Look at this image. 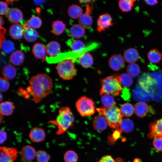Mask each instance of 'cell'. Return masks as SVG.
Wrapping results in <instances>:
<instances>
[{
	"instance_id": "obj_28",
	"label": "cell",
	"mask_w": 162,
	"mask_h": 162,
	"mask_svg": "<svg viewBox=\"0 0 162 162\" xmlns=\"http://www.w3.org/2000/svg\"><path fill=\"white\" fill-rule=\"evenodd\" d=\"M147 57L152 63L156 64L159 63L162 58V54L156 49L150 50L147 53Z\"/></svg>"
},
{
	"instance_id": "obj_42",
	"label": "cell",
	"mask_w": 162,
	"mask_h": 162,
	"mask_svg": "<svg viewBox=\"0 0 162 162\" xmlns=\"http://www.w3.org/2000/svg\"><path fill=\"white\" fill-rule=\"evenodd\" d=\"M97 162H123V160L121 158L114 159L110 155H106L102 157Z\"/></svg>"
},
{
	"instance_id": "obj_3",
	"label": "cell",
	"mask_w": 162,
	"mask_h": 162,
	"mask_svg": "<svg viewBox=\"0 0 162 162\" xmlns=\"http://www.w3.org/2000/svg\"><path fill=\"white\" fill-rule=\"evenodd\" d=\"M96 110L105 117L110 128H115L119 127L123 115L118 107L116 105L110 107H103L97 108Z\"/></svg>"
},
{
	"instance_id": "obj_2",
	"label": "cell",
	"mask_w": 162,
	"mask_h": 162,
	"mask_svg": "<svg viewBox=\"0 0 162 162\" xmlns=\"http://www.w3.org/2000/svg\"><path fill=\"white\" fill-rule=\"evenodd\" d=\"M74 121V115L69 107H60L56 121L58 129L57 134H61L66 131L73 125Z\"/></svg>"
},
{
	"instance_id": "obj_14",
	"label": "cell",
	"mask_w": 162,
	"mask_h": 162,
	"mask_svg": "<svg viewBox=\"0 0 162 162\" xmlns=\"http://www.w3.org/2000/svg\"><path fill=\"white\" fill-rule=\"evenodd\" d=\"M36 153L34 148L29 145L23 147L21 151L22 158L24 160L27 161L33 160L36 157Z\"/></svg>"
},
{
	"instance_id": "obj_24",
	"label": "cell",
	"mask_w": 162,
	"mask_h": 162,
	"mask_svg": "<svg viewBox=\"0 0 162 162\" xmlns=\"http://www.w3.org/2000/svg\"><path fill=\"white\" fill-rule=\"evenodd\" d=\"M2 75L4 78L7 79L11 80L16 77V71L14 66L10 64H8L3 68Z\"/></svg>"
},
{
	"instance_id": "obj_48",
	"label": "cell",
	"mask_w": 162,
	"mask_h": 162,
	"mask_svg": "<svg viewBox=\"0 0 162 162\" xmlns=\"http://www.w3.org/2000/svg\"><path fill=\"white\" fill-rule=\"evenodd\" d=\"M92 0H79V1L81 4H87L91 2Z\"/></svg>"
},
{
	"instance_id": "obj_37",
	"label": "cell",
	"mask_w": 162,
	"mask_h": 162,
	"mask_svg": "<svg viewBox=\"0 0 162 162\" xmlns=\"http://www.w3.org/2000/svg\"><path fill=\"white\" fill-rule=\"evenodd\" d=\"M122 86L124 87H129L132 84L133 81L131 76L128 74L123 73L118 76Z\"/></svg>"
},
{
	"instance_id": "obj_8",
	"label": "cell",
	"mask_w": 162,
	"mask_h": 162,
	"mask_svg": "<svg viewBox=\"0 0 162 162\" xmlns=\"http://www.w3.org/2000/svg\"><path fill=\"white\" fill-rule=\"evenodd\" d=\"M111 16L108 13L100 15L97 21V29L98 32L105 31L114 24L112 22Z\"/></svg>"
},
{
	"instance_id": "obj_12",
	"label": "cell",
	"mask_w": 162,
	"mask_h": 162,
	"mask_svg": "<svg viewBox=\"0 0 162 162\" xmlns=\"http://www.w3.org/2000/svg\"><path fill=\"white\" fill-rule=\"evenodd\" d=\"M7 17L10 22L13 23L17 24L22 20L23 14L19 9L12 8L8 11Z\"/></svg>"
},
{
	"instance_id": "obj_34",
	"label": "cell",
	"mask_w": 162,
	"mask_h": 162,
	"mask_svg": "<svg viewBox=\"0 0 162 162\" xmlns=\"http://www.w3.org/2000/svg\"><path fill=\"white\" fill-rule=\"evenodd\" d=\"M101 102L106 107H110L116 105V101L111 95L104 94L101 95Z\"/></svg>"
},
{
	"instance_id": "obj_16",
	"label": "cell",
	"mask_w": 162,
	"mask_h": 162,
	"mask_svg": "<svg viewBox=\"0 0 162 162\" xmlns=\"http://www.w3.org/2000/svg\"><path fill=\"white\" fill-rule=\"evenodd\" d=\"M92 124L94 128L99 131L105 130L108 125L106 119L102 115L96 116L93 120Z\"/></svg>"
},
{
	"instance_id": "obj_7",
	"label": "cell",
	"mask_w": 162,
	"mask_h": 162,
	"mask_svg": "<svg viewBox=\"0 0 162 162\" xmlns=\"http://www.w3.org/2000/svg\"><path fill=\"white\" fill-rule=\"evenodd\" d=\"M18 152L14 148L2 147L0 148V162H14Z\"/></svg>"
},
{
	"instance_id": "obj_22",
	"label": "cell",
	"mask_w": 162,
	"mask_h": 162,
	"mask_svg": "<svg viewBox=\"0 0 162 162\" xmlns=\"http://www.w3.org/2000/svg\"><path fill=\"white\" fill-rule=\"evenodd\" d=\"M68 44L70 46L71 50L75 53H80L85 48V45L82 41L78 40H70Z\"/></svg>"
},
{
	"instance_id": "obj_19",
	"label": "cell",
	"mask_w": 162,
	"mask_h": 162,
	"mask_svg": "<svg viewBox=\"0 0 162 162\" xmlns=\"http://www.w3.org/2000/svg\"><path fill=\"white\" fill-rule=\"evenodd\" d=\"M32 52L35 57L44 60L46 58V52L44 46L40 43H35L32 48Z\"/></svg>"
},
{
	"instance_id": "obj_20",
	"label": "cell",
	"mask_w": 162,
	"mask_h": 162,
	"mask_svg": "<svg viewBox=\"0 0 162 162\" xmlns=\"http://www.w3.org/2000/svg\"><path fill=\"white\" fill-rule=\"evenodd\" d=\"M148 105L144 102L137 103L134 107L135 114L140 117H143L146 116L149 111Z\"/></svg>"
},
{
	"instance_id": "obj_23",
	"label": "cell",
	"mask_w": 162,
	"mask_h": 162,
	"mask_svg": "<svg viewBox=\"0 0 162 162\" xmlns=\"http://www.w3.org/2000/svg\"><path fill=\"white\" fill-rule=\"evenodd\" d=\"M24 59V55L23 52L19 50L13 52L10 57V62L12 64L16 66L22 64Z\"/></svg>"
},
{
	"instance_id": "obj_26",
	"label": "cell",
	"mask_w": 162,
	"mask_h": 162,
	"mask_svg": "<svg viewBox=\"0 0 162 162\" xmlns=\"http://www.w3.org/2000/svg\"><path fill=\"white\" fill-rule=\"evenodd\" d=\"M83 10L79 6L73 4L70 5L68 10V13L71 18L76 19L79 18L82 15Z\"/></svg>"
},
{
	"instance_id": "obj_41",
	"label": "cell",
	"mask_w": 162,
	"mask_h": 162,
	"mask_svg": "<svg viewBox=\"0 0 162 162\" xmlns=\"http://www.w3.org/2000/svg\"><path fill=\"white\" fill-rule=\"evenodd\" d=\"M10 87V83L8 80L4 77L0 79V91L2 92H6Z\"/></svg>"
},
{
	"instance_id": "obj_25",
	"label": "cell",
	"mask_w": 162,
	"mask_h": 162,
	"mask_svg": "<svg viewBox=\"0 0 162 162\" xmlns=\"http://www.w3.org/2000/svg\"><path fill=\"white\" fill-rule=\"evenodd\" d=\"M14 108L15 106L11 102L6 101L2 102L0 105V114L3 116L11 115Z\"/></svg>"
},
{
	"instance_id": "obj_31",
	"label": "cell",
	"mask_w": 162,
	"mask_h": 162,
	"mask_svg": "<svg viewBox=\"0 0 162 162\" xmlns=\"http://www.w3.org/2000/svg\"><path fill=\"white\" fill-rule=\"evenodd\" d=\"M92 22V18L90 14L86 12L83 14L78 19L79 24L84 28L91 26Z\"/></svg>"
},
{
	"instance_id": "obj_6",
	"label": "cell",
	"mask_w": 162,
	"mask_h": 162,
	"mask_svg": "<svg viewBox=\"0 0 162 162\" xmlns=\"http://www.w3.org/2000/svg\"><path fill=\"white\" fill-rule=\"evenodd\" d=\"M76 106L79 114L82 116H90L95 112V106L93 100L86 96L81 97L77 101Z\"/></svg>"
},
{
	"instance_id": "obj_15",
	"label": "cell",
	"mask_w": 162,
	"mask_h": 162,
	"mask_svg": "<svg viewBox=\"0 0 162 162\" xmlns=\"http://www.w3.org/2000/svg\"><path fill=\"white\" fill-rule=\"evenodd\" d=\"M24 31L23 27L21 25L17 23L11 25L9 29L10 36L15 40L21 38L23 36Z\"/></svg>"
},
{
	"instance_id": "obj_5",
	"label": "cell",
	"mask_w": 162,
	"mask_h": 162,
	"mask_svg": "<svg viewBox=\"0 0 162 162\" xmlns=\"http://www.w3.org/2000/svg\"><path fill=\"white\" fill-rule=\"evenodd\" d=\"M59 77L65 80L72 79L76 74L73 60L68 58L59 62L56 68Z\"/></svg>"
},
{
	"instance_id": "obj_32",
	"label": "cell",
	"mask_w": 162,
	"mask_h": 162,
	"mask_svg": "<svg viewBox=\"0 0 162 162\" xmlns=\"http://www.w3.org/2000/svg\"><path fill=\"white\" fill-rule=\"evenodd\" d=\"M65 28V25L62 21H55L53 22L52 24V32L56 35H59L63 32Z\"/></svg>"
},
{
	"instance_id": "obj_38",
	"label": "cell",
	"mask_w": 162,
	"mask_h": 162,
	"mask_svg": "<svg viewBox=\"0 0 162 162\" xmlns=\"http://www.w3.org/2000/svg\"><path fill=\"white\" fill-rule=\"evenodd\" d=\"M0 48L2 51L7 53L12 52L14 50V45L13 43L8 40H5L0 45Z\"/></svg>"
},
{
	"instance_id": "obj_46",
	"label": "cell",
	"mask_w": 162,
	"mask_h": 162,
	"mask_svg": "<svg viewBox=\"0 0 162 162\" xmlns=\"http://www.w3.org/2000/svg\"><path fill=\"white\" fill-rule=\"evenodd\" d=\"M6 32L5 29L2 26H0V45L5 40L4 34Z\"/></svg>"
},
{
	"instance_id": "obj_13",
	"label": "cell",
	"mask_w": 162,
	"mask_h": 162,
	"mask_svg": "<svg viewBox=\"0 0 162 162\" xmlns=\"http://www.w3.org/2000/svg\"><path fill=\"white\" fill-rule=\"evenodd\" d=\"M45 135V131L43 129L39 127H35L30 131L29 137L32 141L39 142L44 140Z\"/></svg>"
},
{
	"instance_id": "obj_36",
	"label": "cell",
	"mask_w": 162,
	"mask_h": 162,
	"mask_svg": "<svg viewBox=\"0 0 162 162\" xmlns=\"http://www.w3.org/2000/svg\"><path fill=\"white\" fill-rule=\"evenodd\" d=\"M120 110L123 115L129 117L133 114L134 109L131 104L126 103L122 105L120 107Z\"/></svg>"
},
{
	"instance_id": "obj_45",
	"label": "cell",
	"mask_w": 162,
	"mask_h": 162,
	"mask_svg": "<svg viewBox=\"0 0 162 162\" xmlns=\"http://www.w3.org/2000/svg\"><path fill=\"white\" fill-rule=\"evenodd\" d=\"M0 143H3L6 140L7 135L6 132L3 130L1 129L0 132Z\"/></svg>"
},
{
	"instance_id": "obj_18",
	"label": "cell",
	"mask_w": 162,
	"mask_h": 162,
	"mask_svg": "<svg viewBox=\"0 0 162 162\" xmlns=\"http://www.w3.org/2000/svg\"><path fill=\"white\" fill-rule=\"evenodd\" d=\"M60 48V46L58 43L56 41H51L47 44L46 50L49 56L55 57L59 53Z\"/></svg>"
},
{
	"instance_id": "obj_33",
	"label": "cell",
	"mask_w": 162,
	"mask_h": 162,
	"mask_svg": "<svg viewBox=\"0 0 162 162\" xmlns=\"http://www.w3.org/2000/svg\"><path fill=\"white\" fill-rule=\"evenodd\" d=\"M38 33L34 28H30L25 30L24 32L23 36L26 40L29 42L35 41L38 36Z\"/></svg>"
},
{
	"instance_id": "obj_21",
	"label": "cell",
	"mask_w": 162,
	"mask_h": 162,
	"mask_svg": "<svg viewBox=\"0 0 162 162\" xmlns=\"http://www.w3.org/2000/svg\"><path fill=\"white\" fill-rule=\"evenodd\" d=\"M79 61L80 64L83 68H89L93 63V59L91 55L88 52H86L80 56Z\"/></svg>"
},
{
	"instance_id": "obj_35",
	"label": "cell",
	"mask_w": 162,
	"mask_h": 162,
	"mask_svg": "<svg viewBox=\"0 0 162 162\" xmlns=\"http://www.w3.org/2000/svg\"><path fill=\"white\" fill-rule=\"evenodd\" d=\"M126 70L128 74L130 76L135 77H137L140 73V68L136 63L130 64L127 67Z\"/></svg>"
},
{
	"instance_id": "obj_11",
	"label": "cell",
	"mask_w": 162,
	"mask_h": 162,
	"mask_svg": "<svg viewBox=\"0 0 162 162\" xmlns=\"http://www.w3.org/2000/svg\"><path fill=\"white\" fill-rule=\"evenodd\" d=\"M139 58L138 50L135 48H130L128 49L124 52L123 58L124 61L130 64L134 63Z\"/></svg>"
},
{
	"instance_id": "obj_4",
	"label": "cell",
	"mask_w": 162,
	"mask_h": 162,
	"mask_svg": "<svg viewBox=\"0 0 162 162\" xmlns=\"http://www.w3.org/2000/svg\"><path fill=\"white\" fill-rule=\"evenodd\" d=\"M122 91V85L118 76H110L102 80L100 94H108L118 96Z\"/></svg>"
},
{
	"instance_id": "obj_51",
	"label": "cell",
	"mask_w": 162,
	"mask_h": 162,
	"mask_svg": "<svg viewBox=\"0 0 162 162\" xmlns=\"http://www.w3.org/2000/svg\"><path fill=\"white\" fill-rule=\"evenodd\" d=\"M1 96H0V98H1V101H2V94H1Z\"/></svg>"
},
{
	"instance_id": "obj_43",
	"label": "cell",
	"mask_w": 162,
	"mask_h": 162,
	"mask_svg": "<svg viewBox=\"0 0 162 162\" xmlns=\"http://www.w3.org/2000/svg\"><path fill=\"white\" fill-rule=\"evenodd\" d=\"M154 147L157 150L162 151V137H157L153 142Z\"/></svg>"
},
{
	"instance_id": "obj_44",
	"label": "cell",
	"mask_w": 162,
	"mask_h": 162,
	"mask_svg": "<svg viewBox=\"0 0 162 162\" xmlns=\"http://www.w3.org/2000/svg\"><path fill=\"white\" fill-rule=\"evenodd\" d=\"M8 4L6 1L5 2L3 1L0 2V14L1 15H3L7 12L8 10Z\"/></svg>"
},
{
	"instance_id": "obj_47",
	"label": "cell",
	"mask_w": 162,
	"mask_h": 162,
	"mask_svg": "<svg viewBox=\"0 0 162 162\" xmlns=\"http://www.w3.org/2000/svg\"><path fill=\"white\" fill-rule=\"evenodd\" d=\"M144 2L147 5L153 6L158 3V1L155 0H144Z\"/></svg>"
},
{
	"instance_id": "obj_10",
	"label": "cell",
	"mask_w": 162,
	"mask_h": 162,
	"mask_svg": "<svg viewBox=\"0 0 162 162\" xmlns=\"http://www.w3.org/2000/svg\"><path fill=\"white\" fill-rule=\"evenodd\" d=\"M124 60L121 55L116 54L112 55L109 58L108 64L110 68L113 70L117 71L124 66Z\"/></svg>"
},
{
	"instance_id": "obj_27",
	"label": "cell",
	"mask_w": 162,
	"mask_h": 162,
	"mask_svg": "<svg viewBox=\"0 0 162 162\" xmlns=\"http://www.w3.org/2000/svg\"><path fill=\"white\" fill-rule=\"evenodd\" d=\"M41 24L40 19L38 16H34L24 24L23 27L25 30L30 28H37L40 27Z\"/></svg>"
},
{
	"instance_id": "obj_50",
	"label": "cell",
	"mask_w": 162,
	"mask_h": 162,
	"mask_svg": "<svg viewBox=\"0 0 162 162\" xmlns=\"http://www.w3.org/2000/svg\"><path fill=\"white\" fill-rule=\"evenodd\" d=\"M3 115H2L0 114V122L1 123L2 122V119L3 118Z\"/></svg>"
},
{
	"instance_id": "obj_39",
	"label": "cell",
	"mask_w": 162,
	"mask_h": 162,
	"mask_svg": "<svg viewBox=\"0 0 162 162\" xmlns=\"http://www.w3.org/2000/svg\"><path fill=\"white\" fill-rule=\"evenodd\" d=\"M78 158L76 153L72 150L66 152L64 156V159L65 162H76Z\"/></svg>"
},
{
	"instance_id": "obj_49",
	"label": "cell",
	"mask_w": 162,
	"mask_h": 162,
	"mask_svg": "<svg viewBox=\"0 0 162 162\" xmlns=\"http://www.w3.org/2000/svg\"><path fill=\"white\" fill-rule=\"evenodd\" d=\"M4 24V21L2 17L0 16V26H2Z\"/></svg>"
},
{
	"instance_id": "obj_1",
	"label": "cell",
	"mask_w": 162,
	"mask_h": 162,
	"mask_svg": "<svg viewBox=\"0 0 162 162\" xmlns=\"http://www.w3.org/2000/svg\"><path fill=\"white\" fill-rule=\"evenodd\" d=\"M28 82L33 101L38 103L50 94L53 86L52 78L46 73L38 74L32 76Z\"/></svg>"
},
{
	"instance_id": "obj_9",
	"label": "cell",
	"mask_w": 162,
	"mask_h": 162,
	"mask_svg": "<svg viewBox=\"0 0 162 162\" xmlns=\"http://www.w3.org/2000/svg\"><path fill=\"white\" fill-rule=\"evenodd\" d=\"M149 128L150 132L147 135L148 138L162 137V118L151 123Z\"/></svg>"
},
{
	"instance_id": "obj_29",
	"label": "cell",
	"mask_w": 162,
	"mask_h": 162,
	"mask_svg": "<svg viewBox=\"0 0 162 162\" xmlns=\"http://www.w3.org/2000/svg\"><path fill=\"white\" fill-rule=\"evenodd\" d=\"M136 1L135 0H120L118 2V6L122 12H128L134 6Z\"/></svg>"
},
{
	"instance_id": "obj_30",
	"label": "cell",
	"mask_w": 162,
	"mask_h": 162,
	"mask_svg": "<svg viewBox=\"0 0 162 162\" xmlns=\"http://www.w3.org/2000/svg\"><path fill=\"white\" fill-rule=\"evenodd\" d=\"M134 127L133 122L128 118L122 119L119 127L118 129L121 131L129 133L132 131Z\"/></svg>"
},
{
	"instance_id": "obj_17",
	"label": "cell",
	"mask_w": 162,
	"mask_h": 162,
	"mask_svg": "<svg viewBox=\"0 0 162 162\" xmlns=\"http://www.w3.org/2000/svg\"><path fill=\"white\" fill-rule=\"evenodd\" d=\"M69 33L70 36L75 39H79L83 37L85 33V28L78 24H75L70 28Z\"/></svg>"
},
{
	"instance_id": "obj_40",
	"label": "cell",
	"mask_w": 162,
	"mask_h": 162,
	"mask_svg": "<svg viewBox=\"0 0 162 162\" xmlns=\"http://www.w3.org/2000/svg\"><path fill=\"white\" fill-rule=\"evenodd\" d=\"M36 157L38 162H48L50 158L48 153L42 150L37 152Z\"/></svg>"
}]
</instances>
